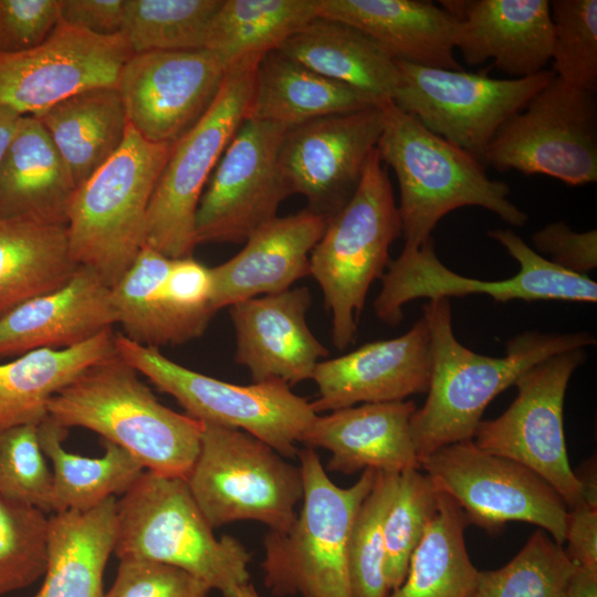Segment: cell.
Returning a JSON list of instances; mask_svg holds the SVG:
<instances>
[{
  "label": "cell",
  "mask_w": 597,
  "mask_h": 597,
  "mask_svg": "<svg viewBox=\"0 0 597 597\" xmlns=\"http://www.w3.org/2000/svg\"><path fill=\"white\" fill-rule=\"evenodd\" d=\"M561 597H597V572L576 566Z\"/></svg>",
  "instance_id": "obj_51"
},
{
  "label": "cell",
  "mask_w": 597,
  "mask_h": 597,
  "mask_svg": "<svg viewBox=\"0 0 597 597\" xmlns=\"http://www.w3.org/2000/svg\"><path fill=\"white\" fill-rule=\"evenodd\" d=\"M286 129L251 118L241 124L201 195L195 221L197 245L245 242L276 217L290 196L279 165Z\"/></svg>",
  "instance_id": "obj_16"
},
{
  "label": "cell",
  "mask_w": 597,
  "mask_h": 597,
  "mask_svg": "<svg viewBox=\"0 0 597 597\" xmlns=\"http://www.w3.org/2000/svg\"><path fill=\"white\" fill-rule=\"evenodd\" d=\"M237 597H261V596L255 589V587L251 583H249L239 589Z\"/></svg>",
  "instance_id": "obj_54"
},
{
  "label": "cell",
  "mask_w": 597,
  "mask_h": 597,
  "mask_svg": "<svg viewBox=\"0 0 597 597\" xmlns=\"http://www.w3.org/2000/svg\"><path fill=\"white\" fill-rule=\"evenodd\" d=\"M222 0H125L124 34L133 54L205 48Z\"/></svg>",
  "instance_id": "obj_38"
},
{
  "label": "cell",
  "mask_w": 597,
  "mask_h": 597,
  "mask_svg": "<svg viewBox=\"0 0 597 597\" xmlns=\"http://www.w3.org/2000/svg\"><path fill=\"white\" fill-rule=\"evenodd\" d=\"M125 0H60V20L103 36L122 33Z\"/></svg>",
  "instance_id": "obj_49"
},
{
  "label": "cell",
  "mask_w": 597,
  "mask_h": 597,
  "mask_svg": "<svg viewBox=\"0 0 597 597\" xmlns=\"http://www.w3.org/2000/svg\"><path fill=\"white\" fill-rule=\"evenodd\" d=\"M458 19L454 48L468 65L493 60L496 69L523 78L545 70L553 48L547 0L441 1Z\"/></svg>",
  "instance_id": "obj_22"
},
{
  "label": "cell",
  "mask_w": 597,
  "mask_h": 597,
  "mask_svg": "<svg viewBox=\"0 0 597 597\" xmlns=\"http://www.w3.org/2000/svg\"><path fill=\"white\" fill-rule=\"evenodd\" d=\"M317 15L357 28L395 60L462 71L454 56L458 19L427 0H317Z\"/></svg>",
  "instance_id": "obj_26"
},
{
  "label": "cell",
  "mask_w": 597,
  "mask_h": 597,
  "mask_svg": "<svg viewBox=\"0 0 597 597\" xmlns=\"http://www.w3.org/2000/svg\"><path fill=\"white\" fill-rule=\"evenodd\" d=\"M421 470L455 501L469 525L496 532L510 522H526L564 545L567 505L523 464L488 453L468 440L438 449L421 461Z\"/></svg>",
  "instance_id": "obj_14"
},
{
  "label": "cell",
  "mask_w": 597,
  "mask_h": 597,
  "mask_svg": "<svg viewBox=\"0 0 597 597\" xmlns=\"http://www.w3.org/2000/svg\"><path fill=\"white\" fill-rule=\"evenodd\" d=\"M33 117L46 130L76 188L117 151L128 126L116 86L78 92Z\"/></svg>",
  "instance_id": "obj_32"
},
{
  "label": "cell",
  "mask_w": 597,
  "mask_h": 597,
  "mask_svg": "<svg viewBox=\"0 0 597 597\" xmlns=\"http://www.w3.org/2000/svg\"><path fill=\"white\" fill-rule=\"evenodd\" d=\"M170 303L182 314L210 323L216 311L211 306V270L191 256L172 259L164 281Z\"/></svg>",
  "instance_id": "obj_47"
},
{
  "label": "cell",
  "mask_w": 597,
  "mask_h": 597,
  "mask_svg": "<svg viewBox=\"0 0 597 597\" xmlns=\"http://www.w3.org/2000/svg\"><path fill=\"white\" fill-rule=\"evenodd\" d=\"M461 507L439 490L438 512L415 549L404 582L388 597H473L480 572L464 542Z\"/></svg>",
  "instance_id": "obj_36"
},
{
  "label": "cell",
  "mask_w": 597,
  "mask_h": 597,
  "mask_svg": "<svg viewBox=\"0 0 597 597\" xmlns=\"http://www.w3.org/2000/svg\"><path fill=\"white\" fill-rule=\"evenodd\" d=\"M115 336L108 328L72 347L39 348L0 364V429L41 423L54 395L116 352Z\"/></svg>",
  "instance_id": "obj_31"
},
{
  "label": "cell",
  "mask_w": 597,
  "mask_h": 597,
  "mask_svg": "<svg viewBox=\"0 0 597 597\" xmlns=\"http://www.w3.org/2000/svg\"><path fill=\"white\" fill-rule=\"evenodd\" d=\"M77 266L66 226L0 213V316L63 286Z\"/></svg>",
  "instance_id": "obj_33"
},
{
  "label": "cell",
  "mask_w": 597,
  "mask_h": 597,
  "mask_svg": "<svg viewBox=\"0 0 597 597\" xmlns=\"http://www.w3.org/2000/svg\"><path fill=\"white\" fill-rule=\"evenodd\" d=\"M311 304L308 287L300 286L229 306L234 362L249 369L253 383L277 380L292 387L312 379L328 350L308 327Z\"/></svg>",
  "instance_id": "obj_21"
},
{
  "label": "cell",
  "mask_w": 597,
  "mask_h": 597,
  "mask_svg": "<svg viewBox=\"0 0 597 597\" xmlns=\"http://www.w3.org/2000/svg\"><path fill=\"white\" fill-rule=\"evenodd\" d=\"M276 50L327 78L366 94L379 106L392 102L398 81L396 61L353 25L317 17Z\"/></svg>",
  "instance_id": "obj_27"
},
{
  "label": "cell",
  "mask_w": 597,
  "mask_h": 597,
  "mask_svg": "<svg viewBox=\"0 0 597 597\" xmlns=\"http://www.w3.org/2000/svg\"><path fill=\"white\" fill-rule=\"evenodd\" d=\"M396 64L398 81L391 103L481 163L502 125L555 75L544 70L528 77L502 80L463 70Z\"/></svg>",
  "instance_id": "obj_13"
},
{
  "label": "cell",
  "mask_w": 597,
  "mask_h": 597,
  "mask_svg": "<svg viewBox=\"0 0 597 597\" xmlns=\"http://www.w3.org/2000/svg\"><path fill=\"white\" fill-rule=\"evenodd\" d=\"M384 111L376 149L398 180L405 247H421L447 213L465 206L488 209L510 226H524L527 214L509 199L510 186L490 179L476 157L431 133L392 103Z\"/></svg>",
  "instance_id": "obj_3"
},
{
  "label": "cell",
  "mask_w": 597,
  "mask_h": 597,
  "mask_svg": "<svg viewBox=\"0 0 597 597\" xmlns=\"http://www.w3.org/2000/svg\"><path fill=\"white\" fill-rule=\"evenodd\" d=\"M258 63L232 66L209 109L174 143L150 198L145 226V244L169 259L192 255L201 195L247 119Z\"/></svg>",
  "instance_id": "obj_10"
},
{
  "label": "cell",
  "mask_w": 597,
  "mask_h": 597,
  "mask_svg": "<svg viewBox=\"0 0 597 597\" xmlns=\"http://www.w3.org/2000/svg\"><path fill=\"white\" fill-rule=\"evenodd\" d=\"M327 221L305 208L260 227L234 256L210 268L212 308L283 292L310 275V256Z\"/></svg>",
  "instance_id": "obj_23"
},
{
  "label": "cell",
  "mask_w": 597,
  "mask_h": 597,
  "mask_svg": "<svg viewBox=\"0 0 597 597\" xmlns=\"http://www.w3.org/2000/svg\"><path fill=\"white\" fill-rule=\"evenodd\" d=\"M536 252L551 255L561 268L584 274L597 266V231L575 232L558 221L546 224L532 235Z\"/></svg>",
  "instance_id": "obj_48"
},
{
  "label": "cell",
  "mask_w": 597,
  "mask_h": 597,
  "mask_svg": "<svg viewBox=\"0 0 597 597\" xmlns=\"http://www.w3.org/2000/svg\"><path fill=\"white\" fill-rule=\"evenodd\" d=\"M439 490L421 469L399 473L385 521L384 574L389 591L405 579L410 558L438 512Z\"/></svg>",
  "instance_id": "obj_40"
},
{
  "label": "cell",
  "mask_w": 597,
  "mask_h": 597,
  "mask_svg": "<svg viewBox=\"0 0 597 597\" xmlns=\"http://www.w3.org/2000/svg\"><path fill=\"white\" fill-rule=\"evenodd\" d=\"M76 185L42 124L22 116L0 165V213L66 226Z\"/></svg>",
  "instance_id": "obj_29"
},
{
  "label": "cell",
  "mask_w": 597,
  "mask_h": 597,
  "mask_svg": "<svg viewBox=\"0 0 597 597\" xmlns=\"http://www.w3.org/2000/svg\"><path fill=\"white\" fill-rule=\"evenodd\" d=\"M48 416L98 433L160 475L186 479L200 449L202 422L164 406L116 352L54 395Z\"/></svg>",
  "instance_id": "obj_2"
},
{
  "label": "cell",
  "mask_w": 597,
  "mask_h": 597,
  "mask_svg": "<svg viewBox=\"0 0 597 597\" xmlns=\"http://www.w3.org/2000/svg\"><path fill=\"white\" fill-rule=\"evenodd\" d=\"M430 377V334L421 316L399 337L321 360L312 376L318 394L311 405L318 415L358 404L401 401L427 392Z\"/></svg>",
  "instance_id": "obj_20"
},
{
  "label": "cell",
  "mask_w": 597,
  "mask_h": 597,
  "mask_svg": "<svg viewBox=\"0 0 597 597\" xmlns=\"http://www.w3.org/2000/svg\"><path fill=\"white\" fill-rule=\"evenodd\" d=\"M582 486L583 502L597 507V478L595 461H589L588 465L580 469L579 474H576Z\"/></svg>",
  "instance_id": "obj_53"
},
{
  "label": "cell",
  "mask_w": 597,
  "mask_h": 597,
  "mask_svg": "<svg viewBox=\"0 0 597 597\" xmlns=\"http://www.w3.org/2000/svg\"><path fill=\"white\" fill-rule=\"evenodd\" d=\"M398 475L377 471L373 488L355 515L347 554L352 597H388L390 593L384 574V527Z\"/></svg>",
  "instance_id": "obj_41"
},
{
  "label": "cell",
  "mask_w": 597,
  "mask_h": 597,
  "mask_svg": "<svg viewBox=\"0 0 597 597\" xmlns=\"http://www.w3.org/2000/svg\"><path fill=\"white\" fill-rule=\"evenodd\" d=\"M132 55L123 33L96 35L59 20L39 45L0 54V104L36 116L78 92L116 86Z\"/></svg>",
  "instance_id": "obj_17"
},
{
  "label": "cell",
  "mask_w": 597,
  "mask_h": 597,
  "mask_svg": "<svg viewBox=\"0 0 597 597\" xmlns=\"http://www.w3.org/2000/svg\"><path fill=\"white\" fill-rule=\"evenodd\" d=\"M21 115L0 104V165L18 129Z\"/></svg>",
  "instance_id": "obj_52"
},
{
  "label": "cell",
  "mask_w": 597,
  "mask_h": 597,
  "mask_svg": "<svg viewBox=\"0 0 597 597\" xmlns=\"http://www.w3.org/2000/svg\"><path fill=\"white\" fill-rule=\"evenodd\" d=\"M586 360L585 348L556 354L526 370L514 384L517 395L498 418L481 420L473 442L511 459L544 479L572 509L583 502L568 461L563 411L568 381Z\"/></svg>",
  "instance_id": "obj_15"
},
{
  "label": "cell",
  "mask_w": 597,
  "mask_h": 597,
  "mask_svg": "<svg viewBox=\"0 0 597 597\" xmlns=\"http://www.w3.org/2000/svg\"><path fill=\"white\" fill-rule=\"evenodd\" d=\"M39 441L52 463L51 512L90 510L108 498L123 495L145 471L143 464L117 444L102 440L100 458L65 450L67 428L49 416L38 425Z\"/></svg>",
  "instance_id": "obj_35"
},
{
  "label": "cell",
  "mask_w": 597,
  "mask_h": 597,
  "mask_svg": "<svg viewBox=\"0 0 597 597\" xmlns=\"http://www.w3.org/2000/svg\"><path fill=\"white\" fill-rule=\"evenodd\" d=\"M563 547L575 566L597 572V507L582 502L568 510Z\"/></svg>",
  "instance_id": "obj_50"
},
{
  "label": "cell",
  "mask_w": 597,
  "mask_h": 597,
  "mask_svg": "<svg viewBox=\"0 0 597 597\" xmlns=\"http://www.w3.org/2000/svg\"><path fill=\"white\" fill-rule=\"evenodd\" d=\"M303 478L301 509L291 526L263 540V582L277 597H352L348 540L357 510L377 471L364 470L347 488L327 475L315 449L297 452Z\"/></svg>",
  "instance_id": "obj_5"
},
{
  "label": "cell",
  "mask_w": 597,
  "mask_h": 597,
  "mask_svg": "<svg viewBox=\"0 0 597 597\" xmlns=\"http://www.w3.org/2000/svg\"><path fill=\"white\" fill-rule=\"evenodd\" d=\"M482 164L503 172L545 175L570 186L596 182V92L554 75L502 125Z\"/></svg>",
  "instance_id": "obj_12"
},
{
  "label": "cell",
  "mask_w": 597,
  "mask_h": 597,
  "mask_svg": "<svg viewBox=\"0 0 597 597\" xmlns=\"http://www.w3.org/2000/svg\"><path fill=\"white\" fill-rule=\"evenodd\" d=\"M117 324L111 287L78 265L61 287L28 300L0 316V358L39 348H67Z\"/></svg>",
  "instance_id": "obj_25"
},
{
  "label": "cell",
  "mask_w": 597,
  "mask_h": 597,
  "mask_svg": "<svg viewBox=\"0 0 597 597\" xmlns=\"http://www.w3.org/2000/svg\"><path fill=\"white\" fill-rule=\"evenodd\" d=\"M172 259L144 244L111 287L117 324L128 339L147 347L179 345L200 337L209 323L180 313L168 300L164 281Z\"/></svg>",
  "instance_id": "obj_34"
},
{
  "label": "cell",
  "mask_w": 597,
  "mask_h": 597,
  "mask_svg": "<svg viewBox=\"0 0 597 597\" xmlns=\"http://www.w3.org/2000/svg\"><path fill=\"white\" fill-rule=\"evenodd\" d=\"M45 459L38 426L0 429V494L51 513L52 471Z\"/></svg>",
  "instance_id": "obj_44"
},
{
  "label": "cell",
  "mask_w": 597,
  "mask_h": 597,
  "mask_svg": "<svg viewBox=\"0 0 597 597\" xmlns=\"http://www.w3.org/2000/svg\"><path fill=\"white\" fill-rule=\"evenodd\" d=\"M400 235L392 185L375 149L353 197L328 219L310 256V275L322 290L337 349L355 342L368 290L385 274L389 249Z\"/></svg>",
  "instance_id": "obj_7"
},
{
  "label": "cell",
  "mask_w": 597,
  "mask_h": 597,
  "mask_svg": "<svg viewBox=\"0 0 597 597\" xmlns=\"http://www.w3.org/2000/svg\"><path fill=\"white\" fill-rule=\"evenodd\" d=\"M575 568L563 545L537 530L507 564L480 572L473 597H561Z\"/></svg>",
  "instance_id": "obj_39"
},
{
  "label": "cell",
  "mask_w": 597,
  "mask_h": 597,
  "mask_svg": "<svg viewBox=\"0 0 597 597\" xmlns=\"http://www.w3.org/2000/svg\"><path fill=\"white\" fill-rule=\"evenodd\" d=\"M172 146L150 143L128 124L117 151L71 199L66 230L72 258L109 287L145 244L148 206Z\"/></svg>",
  "instance_id": "obj_6"
},
{
  "label": "cell",
  "mask_w": 597,
  "mask_h": 597,
  "mask_svg": "<svg viewBox=\"0 0 597 597\" xmlns=\"http://www.w3.org/2000/svg\"><path fill=\"white\" fill-rule=\"evenodd\" d=\"M115 496L49 517L44 580L32 597H105L103 575L116 540Z\"/></svg>",
  "instance_id": "obj_28"
},
{
  "label": "cell",
  "mask_w": 597,
  "mask_h": 597,
  "mask_svg": "<svg viewBox=\"0 0 597 597\" xmlns=\"http://www.w3.org/2000/svg\"><path fill=\"white\" fill-rule=\"evenodd\" d=\"M385 106V105H384ZM384 106L321 117L285 130L279 165L291 195L329 219L356 191L385 124Z\"/></svg>",
  "instance_id": "obj_18"
},
{
  "label": "cell",
  "mask_w": 597,
  "mask_h": 597,
  "mask_svg": "<svg viewBox=\"0 0 597 597\" xmlns=\"http://www.w3.org/2000/svg\"><path fill=\"white\" fill-rule=\"evenodd\" d=\"M49 517L40 509L0 494V595L44 575Z\"/></svg>",
  "instance_id": "obj_42"
},
{
  "label": "cell",
  "mask_w": 597,
  "mask_h": 597,
  "mask_svg": "<svg viewBox=\"0 0 597 597\" xmlns=\"http://www.w3.org/2000/svg\"><path fill=\"white\" fill-rule=\"evenodd\" d=\"M229 67L206 48L133 54L116 87L128 124L146 140L174 144L209 109Z\"/></svg>",
  "instance_id": "obj_19"
},
{
  "label": "cell",
  "mask_w": 597,
  "mask_h": 597,
  "mask_svg": "<svg viewBox=\"0 0 597 597\" xmlns=\"http://www.w3.org/2000/svg\"><path fill=\"white\" fill-rule=\"evenodd\" d=\"M373 106L379 105L366 94L273 50L256 65L247 119L272 122L290 128Z\"/></svg>",
  "instance_id": "obj_30"
},
{
  "label": "cell",
  "mask_w": 597,
  "mask_h": 597,
  "mask_svg": "<svg viewBox=\"0 0 597 597\" xmlns=\"http://www.w3.org/2000/svg\"><path fill=\"white\" fill-rule=\"evenodd\" d=\"M430 334L431 377L428 396L410 419L420 464L438 449L473 440L489 404L536 364L563 352L595 344L587 332H524L506 345V354L474 353L455 338L449 298L429 300L423 307Z\"/></svg>",
  "instance_id": "obj_1"
},
{
  "label": "cell",
  "mask_w": 597,
  "mask_h": 597,
  "mask_svg": "<svg viewBox=\"0 0 597 597\" xmlns=\"http://www.w3.org/2000/svg\"><path fill=\"white\" fill-rule=\"evenodd\" d=\"M114 553L181 568L222 597L250 583L251 554L238 538L214 535L186 480L148 470L117 501Z\"/></svg>",
  "instance_id": "obj_4"
},
{
  "label": "cell",
  "mask_w": 597,
  "mask_h": 597,
  "mask_svg": "<svg viewBox=\"0 0 597 597\" xmlns=\"http://www.w3.org/2000/svg\"><path fill=\"white\" fill-rule=\"evenodd\" d=\"M412 400L362 404L317 415L302 443L331 453L327 471L353 474L373 469L401 473L421 469L410 419Z\"/></svg>",
  "instance_id": "obj_24"
},
{
  "label": "cell",
  "mask_w": 597,
  "mask_h": 597,
  "mask_svg": "<svg viewBox=\"0 0 597 597\" xmlns=\"http://www.w3.org/2000/svg\"><path fill=\"white\" fill-rule=\"evenodd\" d=\"M60 20V0H0V54L30 50Z\"/></svg>",
  "instance_id": "obj_46"
},
{
  "label": "cell",
  "mask_w": 597,
  "mask_h": 597,
  "mask_svg": "<svg viewBox=\"0 0 597 597\" xmlns=\"http://www.w3.org/2000/svg\"><path fill=\"white\" fill-rule=\"evenodd\" d=\"M116 353L186 413L201 422L239 429L260 439L282 457L297 455L317 413L311 402L282 381L235 385L181 366L158 348L115 336Z\"/></svg>",
  "instance_id": "obj_9"
},
{
  "label": "cell",
  "mask_w": 597,
  "mask_h": 597,
  "mask_svg": "<svg viewBox=\"0 0 597 597\" xmlns=\"http://www.w3.org/2000/svg\"><path fill=\"white\" fill-rule=\"evenodd\" d=\"M211 589L188 572L168 564L121 558L105 597H207Z\"/></svg>",
  "instance_id": "obj_45"
},
{
  "label": "cell",
  "mask_w": 597,
  "mask_h": 597,
  "mask_svg": "<svg viewBox=\"0 0 597 597\" xmlns=\"http://www.w3.org/2000/svg\"><path fill=\"white\" fill-rule=\"evenodd\" d=\"M317 17V0H222L205 48L230 70L260 61Z\"/></svg>",
  "instance_id": "obj_37"
},
{
  "label": "cell",
  "mask_w": 597,
  "mask_h": 597,
  "mask_svg": "<svg viewBox=\"0 0 597 597\" xmlns=\"http://www.w3.org/2000/svg\"><path fill=\"white\" fill-rule=\"evenodd\" d=\"M488 234L519 262L520 270L513 277L483 281L459 275L438 259L431 237L419 248L404 247L399 256L389 261L381 277V290L374 301L376 316L387 325L396 326L404 317L402 306L421 297L438 300L486 294L498 302L597 301V283L586 274L567 271L545 259L510 229H494Z\"/></svg>",
  "instance_id": "obj_11"
},
{
  "label": "cell",
  "mask_w": 597,
  "mask_h": 597,
  "mask_svg": "<svg viewBox=\"0 0 597 597\" xmlns=\"http://www.w3.org/2000/svg\"><path fill=\"white\" fill-rule=\"evenodd\" d=\"M185 480L213 528L254 521L283 532L303 499L300 465L248 432L212 423L202 422L199 453Z\"/></svg>",
  "instance_id": "obj_8"
},
{
  "label": "cell",
  "mask_w": 597,
  "mask_h": 597,
  "mask_svg": "<svg viewBox=\"0 0 597 597\" xmlns=\"http://www.w3.org/2000/svg\"><path fill=\"white\" fill-rule=\"evenodd\" d=\"M553 72L576 88L597 90V0L549 1Z\"/></svg>",
  "instance_id": "obj_43"
}]
</instances>
